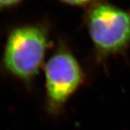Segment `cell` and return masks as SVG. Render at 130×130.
Returning a JSON list of instances; mask_svg holds the SVG:
<instances>
[{
    "instance_id": "1",
    "label": "cell",
    "mask_w": 130,
    "mask_h": 130,
    "mask_svg": "<svg viewBox=\"0 0 130 130\" xmlns=\"http://www.w3.org/2000/svg\"><path fill=\"white\" fill-rule=\"evenodd\" d=\"M49 31L42 24L17 26L8 34L2 55L6 72L27 86L31 84L48 51Z\"/></svg>"
},
{
    "instance_id": "2",
    "label": "cell",
    "mask_w": 130,
    "mask_h": 130,
    "mask_svg": "<svg viewBox=\"0 0 130 130\" xmlns=\"http://www.w3.org/2000/svg\"><path fill=\"white\" fill-rule=\"evenodd\" d=\"M85 23L97 63H105L129 49L130 10L106 0H96L87 6Z\"/></svg>"
},
{
    "instance_id": "3",
    "label": "cell",
    "mask_w": 130,
    "mask_h": 130,
    "mask_svg": "<svg viewBox=\"0 0 130 130\" xmlns=\"http://www.w3.org/2000/svg\"><path fill=\"white\" fill-rule=\"evenodd\" d=\"M44 75L45 110L57 116L85 83V72L75 55L60 43L44 63Z\"/></svg>"
},
{
    "instance_id": "4",
    "label": "cell",
    "mask_w": 130,
    "mask_h": 130,
    "mask_svg": "<svg viewBox=\"0 0 130 130\" xmlns=\"http://www.w3.org/2000/svg\"><path fill=\"white\" fill-rule=\"evenodd\" d=\"M59 1L72 6H89L96 0H59Z\"/></svg>"
},
{
    "instance_id": "5",
    "label": "cell",
    "mask_w": 130,
    "mask_h": 130,
    "mask_svg": "<svg viewBox=\"0 0 130 130\" xmlns=\"http://www.w3.org/2000/svg\"><path fill=\"white\" fill-rule=\"evenodd\" d=\"M23 0H0V10H8L19 5Z\"/></svg>"
}]
</instances>
